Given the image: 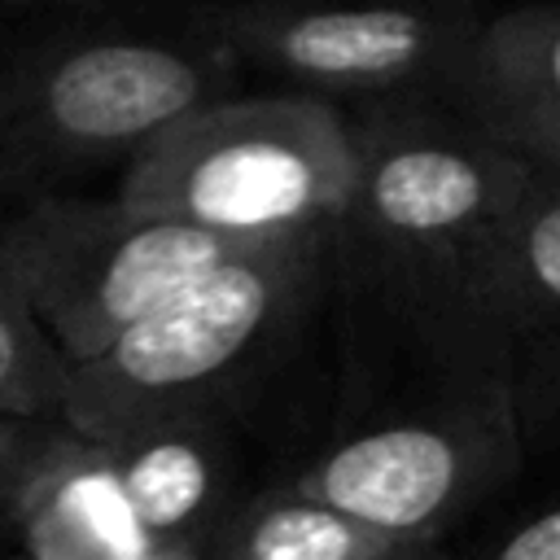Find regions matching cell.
<instances>
[{"mask_svg":"<svg viewBox=\"0 0 560 560\" xmlns=\"http://www.w3.org/2000/svg\"><path fill=\"white\" fill-rule=\"evenodd\" d=\"M354 131V192L337 228H354L368 262L394 293L472 346L494 368L486 280L499 236L534 179V158L477 118L381 109Z\"/></svg>","mask_w":560,"mask_h":560,"instance_id":"6da1fadb","label":"cell"},{"mask_svg":"<svg viewBox=\"0 0 560 560\" xmlns=\"http://www.w3.org/2000/svg\"><path fill=\"white\" fill-rule=\"evenodd\" d=\"M354 192V131L319 96H214L144 140L118 197L236 236L332 232Z\"/></svg>","mask_w":560,"mask_h":560,"instance_id":"7a4b0ae2","label":"cell"},{"mask_svg":"<svg viewBox=\"0 0 560 560\" xmlns=\"http://www.w3.org/2000/svg\"><path fill=\"white\" fill-rule=\"evenodd\" d=\"M332 232L267 236L197 280L179 284L109 346L74 359L57 420L109 438L162 411L210 407V398L280 328Z\"/></svg>","mask_w":560,"mask_h":560,"instance_id":"3957f363","label":"cell"},{"mask_svg":"<svg viewBox=\"0 0 560 560\" xmlns=\"http://www.w3.org/2000/svg\"><path fill=\"white\" fill-rule=\"evenodd\" d=\"M232 66L210 31L44 44L0 70V179L127 162L166 122L223 96Z\"/></svg>","mask_w":560,"mask_h":560,"instance_id":"277c9868","label":"cell"},{"mask_svg":"<svg viewBox=\"0 0 560 560\" xmlns=\"http://www.w3.org/2000/svg\"><path fill=\"white\" fill-rule=\"evenodd\" d=\"M267 236H236L162 210L88 197H39L0 223V267L13 276L57 350L74 363Z\"/></svg>","mask_w":560,"mask_h":560,"instance_id":"5b68a950","label":"cell"},{"mask_svg":"<svg viewBox=\"0 0 560 560\" xmlns=\"http://www.w3.org/2000/svg\"><path fill=\"white\" fill-rule=\"evenodd\" d=\"M516 455L512 385L503 372L481 368L442 407L341 438L293 486L424 551L516 468Z\"/></svg>","mask_w":560,"mask_h":560,"instance_id":"8992f818","label":"cell"},{"mask_svg":"<svg viewBox=\"0 0 560 560\" xmlns=\"http://www.w3.org/2000/svg\"><path fill=\"white\" fill-rule=\"evenodd\" d=\"M236 61L350 96L459 88L481 22L433 0H228L197 18Z\"/></svg>","mask_w":560,"mask_h":560,"instance_id":"52a82bcc","label":"cell"},{"mask_svg":"<svg viewBox=\"0 0 560 560\" xmlns=\"http://www.w3.org/2000/svg\"><path fill=\"white\" fill-rule=\"evenodd\" d=\"M0 534L35 560H175L140 521L109 442L57 416L18 464Z\"/></svg>","mask_w":560,"mask_h":560,"instance_id":"ba28073f","label":"cell"},{"mask_svg":"<svg viewBox=\"0 0 560 560\" xmlns=\"http://www.w3.org/2000/svg\"><path fill=\"white\" fill-rule=\"evenodd\" d=\"M486 324L525 433L560 407V179L538 162L490 262Z\"/></svg>","mask_w":560,"mask_h":560,"instance_id":"9c48e42d","label":"cell"},{"mask_svg":"<svg viewBox=\"0 0 560 560\" xmlns=\"http://www.w3.org/2000/svg\"><path fill=\"white\" fill-rule=\"evenodd\" d=\"M105 442L140 521L175 560H206L210 534L236 508L228 499V451L210 407L162 411Z\"/></svg>","mask_w":560,"mask_h":560,"instance_id":"30bf717a","label":"cell"},{"mask_svg":"<svg viewBox=\"0 0 560 560\" xmlns=\"http://www.w3.org/2000/svg\"><path fill=\"white\" fill-rule=\"evenodd\" d=\"M459 92L499 140L534 162H560V4H525L481 22Z\"/></svg>","mask_w":560,"mask_h":560,"instance_id":"8fae6325","label":"cell"},{"mask_svg":"<svg viewBox=\"0 0 560 560\" xmlns=\"http://www.w3.org/2000/svg\"><path fill=\"white\" fill-rule=\"evenodd\" d=\"M389 556H411V547L298 486L236 503L206 542V560H389Z\"/></svg>","mask_w":560,"mask_h":560,"instance_id":"7c38bea8","label":"cell"},{"mask_svg":"<svg viewBox=\"0 0 560 560\" xmlns=\"http://www.w3.org/2000/svg\"><path fill=\"white\" fill-rule=\"evenodd\" d=\"M70 359L57 350L13 276L0 267V411L52 420Z\"/></svg>","mask_w":560,"mask_h":560,"instance_id":"4fadbf2b","label":"cell"},{"mask_svg":"<svg viewBox=\"0 0 560 560\" xmlns=\"http://www.w3.org/2000/svg\"><path fill=\"white\" fill-rule=\"evenodd\" d=\"M499 560H560V503L521 521L503 542H494Z\"/></svg>","mask_w":560,"mask_h":560,"instance_id":"5bb4252c","label":"cell"},{"mask_svg":"<svg viewBox=\"0 0 560 560\" xmlns=\"http://www.w3.org/2000/svg\"><path fill=\"white\" fill-rule=\"evenodd\" d=\"M44 420H26V416H4L0 411V525H4V508H9V490H13V477H18V464L35 438Z\"/></svg>","mask_w":560,"mask_h":560,"instance_id":"9a60e30c","label":"cell"},{"mask_svg":"<svg viewBox=\"0 0 560 560\" xmlns=\"http://www.w3.org/2000/svg\"><path fill=\"white\" fill-rule=\"evenodd\" d=\"M538 166H542V171H551V175L560 179V162H538Z\"/></svg>","mask_w":560,"mask_h":560,"instance_id":"2e32d148","label":"cell"},{"mask_svg":"<svg viewBox=\"0 0 560 560\" xmlns=\"http://www.w3.org/2000/svg\"><path fill=\"white\" fill-rule=\"evenodd\" d=\"M18 4H35V0H18Z\"/></svg>","mask_w":560,"mask_h":560,"instance_id":"e0dca14e","label":"cell"}]
</instances>
